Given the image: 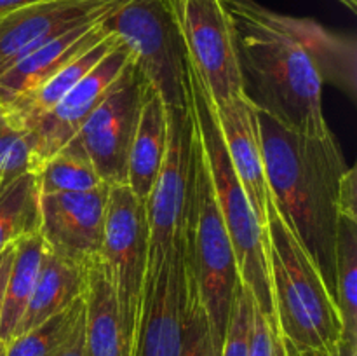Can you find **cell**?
<instances>
[{
	"label": "cell",
	"mask_w": 357,
	"mask_h": 356,
	"mask_svg": "<svg viewBox=\"0 0 357 356\" xmlns=\"http://www.w3.org/2000/svg\"><path fill=\"white\" fill-rule=\"evenodd\" d=\"M84 288H86V269L66 264L45 248L40 272L26 311L20 321L16 337L72 306L84 295Z\"/></svg>",
	"instance_id": "20"
},
{
	"label": "cell",
	"mask_w": 357,
	"mask_h": 356,
	"mask_svg": "<svg viewBox=\"0 0 357 356\" xmlns=\"http://www.w3.org/2000/svg\"><path fill=\"white\" fill-rule=\"evenodd\" d=\"M0 356H6V344L0 341Z\"/></svg>",
	"instance_id": "35"
},
{
	"label": "cell",
	"mask_w": 357,
	"mask_h": 356,
	"mask_svg": "<svg viewBox=\"0 0 357 356\" xmlns=\"http://www.w3.org/2000/svg\"><path fill=\"white\" fill-rule=\"evenodd\" d=\"M145 82L132 59L73 138L107 185H124Z\"/></svg>",
	"instance_id": "10"
},
{
	"label": "cell",
	"mask_w": 357,
	"mask_h": 356,
	"mask_svg": "<svg viewBox=\"0 0 357 356\" xmlns=\"http://www.w3.org/2000/svg\"><path fill=\"white\" fill-rule=\"evenodd\" d=\"M129 61L131 54L119 40L114 49L54 105L52 110L31 126L33 173L79 133L87 117L110 93Z\"/></svg>",
	"instance_id": "12"
},
{
	"label": "cell",
	"mask_w": 357,
	"mask_h": 356,
	"mask_svg": "<svg viewBox=\"0 0 357 356\" xmlns=\"http://www.w3.org/2000/svg\"><path fill=\"white\" fill-rule=\"evenodd\" d=\"M28 173H33L31 131L16 124L0 107V185Z\"/></svg>",
	"instance_id": "27"
},
{
	"label": "cell",
	"mask_w": 357,
	"mask_h": 356,
	"mask_svg": "<svg viewBox=\"0 0 357 356\" xmlns=\"http://www.w3.org/2000/svg\"><path fill=\"white\" fill-rule=\"evenodd\" d=\"M59 356H86V349H84V321L75 330L73 337L70 339L66 348L59 353Z\"/></svg>",
	"instance_id": "30"
},
{
	"label": "cell",
	"mask_w": 357,
	"mask_h": 356,
	"mask_svg": "<svg viewBox=\"0 0 357 356\" xmlns=\"http://www.w3.org/2000/svg\"><path fill=\"white\" fill-rule=\"evenodd\" d=\"M108 187L89 192L40 194V227L45 248L79 269L100 258Z\"/></svg>",
	"instance_id": "11"
},
{
	"label": "cell",
	"mask_w": 357,
	"mask_h": 356,
	"mask_svg": "<svg viewBox=\"0 0 357 356\" xmlns=\"http://www.w3.org/2000/svg\"><path fill=\"white\" fill-rule=\"evenodd\" d=\"M126 0H44L0 17V73L38 45L110 16Z\"/></svg>",
	"instance_id": "14"
},
{
	"label": "cell",
	"mask_w": 357,
	"mask_h": 356,
	"mask_svg": "<svg viewBox=\"0 0 357 356\" xmlns=\"http://www.w3.org/2000/svg\"><path fill=\"white\" fill-rule=\"evenodd\" d=\"M265 230L275 328L289 356H338L345 332L333 292L272 201Z\"/></svg>",
	"instance_id": "3"
},
{
	"label": "cell",
	"mask_w": 357,
	"mask_h": 356,
	"mask_svg": "<svg viewBox=\"0 0 357 356\" xmlns=\"http://www.w3.org/2000/svg\"><path fill=\"white\" fill-rule=\"evenodd\" d=\"M192 124V121H190ZM185 264L195 281L220 356L239 279L236 253L220 213L201 140L192 126V175L181 237Z\"/></svg>",
	"instance_id": "5"
},
{
	"label": "cell",
	"mask_w": 357,
	"mask_h": 356,
	"mask_svg": "<svg viewBox=\"0 0 357 356\" xmlns=\"http://www.w3.org/2000/svg\"><path fill=\"white\" fill-rule=\"evenodd\" d=\"M338 3H342L344 7H347L351 13H357V0H337Z\"/></svg>",
	"instance_id": "34"
},
{
	"label": "cell",
	"mask_w": 357,
	"mask_h": 356,
	"mask_svg": "<svg viewBox=\"0 0 357 356\" xmlns=\"http://www.w3.org/2000/svg\"><path fill=\"white\" fill-rule=\"evenodd\" d=\"M338 356H357V344L354 342H344V346L340 348V353Z\"/></svg>",
	"instance_id": "32"
},
{
	"label": "cell",
	"mask_w": 357,
	"mask_h": 356,
	"mask_svg": "<svg viewBox=\"0 0 357 356\" xmlns=\"http://www.w3.org/2000/svg\"><path fill=\"white\" fill-rule=\"evenodd\" d=\"M211 107L234 171L253 206L258 222L267 227L271 191L265 175L264 147H261L257 107L244 94V91L222 103L211 101Z\"/></svg>",
	"instance_id": "15"
},
{
	"label": "cell",
	"mask_w": 357,
	"mask_h": 356,
	"mask_svg": "<svg viewBox=\"0 0 357 356\" xmlns=\"http://www.w3.org/2000/svg\"><path fill=\"white\" fill-rule=\"evenodd\" d=\"M258 121L271 201L333 292L340 185L349 168L340 143L331 131L302 135L260 110Z\"/></svg>",
	"instance_id": "2"
},
{
	"label": "cell",
	"mask_w": 357,
	"mask_h": 356,
	"mask_svg": "<svg viewBox=\"0 0 357 356\" xmlns=\"http://www.w3.org/2000/svg\"><path fill=\"white\" fill-rule=\"evenodd\" d=\"M275 356H289L288 349H286V346H284V342H282L279 332H278V341H275Z\"/></svg>",
	"instance_id": "33"
},
{
	"label": "cell",
	"mask_w": 357,
	"mask_h": 356,
	"mask_svg": "<svg viewBox=\"0 0 357 356\" xmlns=\"http://www.w3.org/2000/svg\"><path fill=\"white\" fill-rule=\"evenodd\" d=\"M14 251H16V241L10 243L9 246L0 253V311H2L3 295H6V286H7V279H9L10 265H13V260H14Z\"/></svg>",
	"instance_id": "29"
},
{
	"label": "cell",
	"mask_w": 357,
	"mask_h": 356,
	"mask_svg": "<svg viewBox=\"0 0 357 356\" xmlns=\"http://www.w3.org/2000/svg\"><path fill=\"white\" fill-rule=\"evenodd\" d=\"M40 227V192L35 175L28 173L0 185V253L10 243Z\"/></svg>",
	"instance_id": "24"
},
{
	"label": "cell",
	"mask_w": 357,
	"mask_h": 356,
	"mask_svg": "<svg viewBox=\"0 0 357 356\" xmlns=\"http://www.w3.org/2000/svg\"><path fill=\"white\" fill-rule=\"evenodd\" d=\"M275 341H278L275 323L258 307L255 300L253 313H251L250 356H275Z\"/></svg>",
	"instance_id": "28"
},
{
	"label": "cell",
	"mask_w": 357,
	"mask_h": 356,
	"mask_svg": "<svg viewBox=\"0 0 357 356\" xmlns=\"http://www.w3.org/2000/svg\"><path fill=\"white\" fill-rule=\"evenodd\" d=\"M44 2V0H0V17L7 16V14H13L16 10L24 9L28 6H33V3Z\"/></svg>",
	"instance_id": "31"
},
{
	"label": "cell",
	"mask_w": 357,
	"mask_h": 356,
	"mask_svg": "<svg viewBox=\"0 0 357 356\" xmlns=\"http://www.w3.org/2000/svg\"><path fill=\"white\" fill-rule=\"evenodd\" d=\"M105 20L73 28L21 56L6 72L0 73V105L10 103L33 91L61 66L107 37L110 30L105 27Z\"/></svg>",
	"instance_id": "16"
},
{
	"label": "cell",
	"mask_w": 357,
	"mask_h": 356,
	"mask_svg": "<svg viewBox=\"0 0 357 356\" xmlns=\"http://www.w3.org/2000/svg\"><path fill=\"white\" fill-rule=\"evenodd\" d=\"M84 349L86 356H132L135 339L129 334L105 262L86 269L84 288Z\"/></svg>",
	"instance_id": "17"
},
{
	"label": "cell",
	"mask_w": 357,
	"mask_h": 356,
	"mask_svg": "<svg viewBox=\"0 0 357 356\" xmlns=\"http://www.w3.org/2000/svg\"><path fill=\"white\" fill-rule=\"evenodd\" d=\"M183 309L185 260L180 241L155 269L146 272L132 356H178Z\"/></svg>",
	"instance_id": "13"
},
{
	"label": "cell",
	"mask_w": 357,
	"mask_h": 356,
	"mask_svg": "<svg viewBox=\"0 0 357 356\" xmlns=\"http://www.w3.org/2000/svg\"><path fill=\"white\" fill-rule=\"evenodd\" d=\"M167 149V108L162 98L145 84L138 126L128 161L126 185L146 202Z\"/></svg>",
	"instance_id": "18"
},
{
	"label": "cell",
	"mask_w": 357,
	"mask_h": 356,
	"mask_svg": "<svg viewBox=\"0 0 357 356\" xmlns=\"http://www.w3.org/2000/svg\"><path fill=\"white\" fill-rule=\"evenodd\" d=\"M183 251V250H181ZM185 260V258H183ZM178 356H218L213 344L211 327L195 281L185 264V309Z\"/></svg>",
	"instance_id": "26"
},
{
	"label": "cell",
	"mask_w": 357,
	"mask_h": 356,
	"mask_svg": "<svg viewBox=\"0 0 357 356\" xmlns=\"http://www.w3.org/2000/svg\"><path fill=\"white\" fill-rule=\"evenodd\" d=\"M192 175V124L188 108H167V149L146 199L150 230L149 271L155 269L183 236Z\"/></svg>",
	"instance_id": "9"
},
{
	"label": "cell",
	"mask_w": 357,
	"mask_h": 356,
	"mask_svg": "<svg viewBox=\"0 0 357 356\" xmlns=\"http://www.w3.org/2000/svg\"><path fill=\"white\" fill-rule=\"evenodd\" d=\"M185 63H187L188 115L204 150L216 202L236 253L239 279L255 297L258 307L275 323L267 262V230L258 222L253 206L234 171L216 126L204 84L187 56Z\"/></svg>",
	"instance_id": "4"
},
{
	"label": "cell",
	"mask_w": 357,
	"mask_h": 356,
	"mask_svg": "<svg viewBox=\"0 0 357 356\" xmlns=\"http://www.w3.org/2000/svg\"><path fill=\"white\" fill-rule=\"evenodd\" d=\"M183 44L185 56L201 77L213 103L244 91L236 30L223 0H164Z\"/></svg>",
	"instance_id": "8"
},
{
	"label": "cell",
	"mask_w": 357,
	"mask_h": 356,
	"mask_svg": "<svg viewBox=\"0 0 357 356\" xmlns=\"http://www.w3.org/2000/svg\"><path fill=\"white\" fill-rule=\"evenodd\" d=\"M33 175L40 194L89 192L107 185L75 138L49 157Z\"/></svg>",
	"instance_id": "23"
},
{
	"label": "cell",
	"mask_w": 357,
	"mask_h": 356,
	"mask_svg": "<svg viewBox=\"0 0 357 356\" xmlns=\"http://www.w3.org/2000/svg\"><path fill=\"white\" fill-rule=\"evenodd\" d=\"M236 30L244 94L255 107L291 131L330 133L323 86L356 101V38L310 17L275 13L257 0H223Z\"/></svg>",
	"instance_id": "1"
},
{
	"label": "cell",
	"mask_w": 357,
	"mask_h": 356,
	"mask_svg": "<svg viewBox=\"0 0 357 356\" xmlns=\"http://www.w3.org/2000/svg\"><path fill=\"white\" fill-rule=\"evenodd\" d=\"M84 321V295L6 344V356H59Z\"/></svg>",
	"instance_id": "25"
},
{
	"label": "cell",
	"mask_w": 357,
	"mask_h": 356,
	"mask_svg": "<svg viewBox=\"0 0 357 356\" xmlns=\"http://www.w3.org/2000/svg\"><path fill=\"white\" fill-rule=\"evenodd\" d=\"M119 38L114 34H108L107 37L101 38L96 45L87 49L86 52L73 58L72 61L66 63L65 66L52 73L45 82L35 87L30 93L23 94V96L16 98L10 103L0 105L3 110L7 112L10 119L16 124L23 126V128L30 129L35 122L40 117H44L49 110L54 108V105L79 82L82 77H86L108 52L114 49Z\"/></svg>",
	"instance_id": "19"
},
{
	"label": "cell",
	"mask_w": 357,
	"mask_h": 356,
	"mask_svg": "<svg viewBox=\"0 0 357 356\" xmlns=\"http://www.w3.org/2000/svg\"><path fill=\"white\" fill-rule=\"evenodd\" d=\"M150 230L145 202L128 185L108 187L101 260L117 295L122 320L136 339L149 272Z\"/></svg>",
	"instance_id": "7"
},
{
	"label": "cell",
	"mask_w": 357,
	"mask_h": 356,
	"mask_svg": "<svg viewBox=\"0 0 357 356\" xmlns=\"http://www.w3.org/2000/svg\"><path fill=\"white\" fill-rule=\"evenodd\" d=\"M335 300L345 341L357 344V216L340 215L335 244Z\"/></svg>",
	"instance_id": "22"
},
{
	"label": "cell",
	"mask_w": 357,
	"mask_h": 356,
	"mask_svg": "<svg viewBox=\"0 0 357 356\" xmlns=\"http://www.w3.org/2000/svg\"><path fill=\"white\" fill-rule=\"evenodd\" d=\"M44 250V241L38 232L28 234L16 241V251L0 311V341L3 344L16 337L20 321L26 311L40 272Z\"/></svg>",
	"instance_id": "21"
},
{
	"label": "cell",
	"mask_w": 357,
	"mask_h": 356,
	"mask_svg": "<svg viewBox=\"0 0 357 356\" xmlns=\"http://www.w3.org/2000/svg\"><path fill=\"white\" fill-rule=\"evenodd\" d=\"M105 27L128 47L132 65L166 108L185 110L187 63L180 34L164 0H126Z\"/></svg>",
	"instance_id": "6"
}]
</instances>
